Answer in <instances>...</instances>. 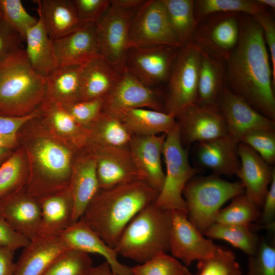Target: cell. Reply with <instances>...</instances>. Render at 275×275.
<instances>
[{
	"instance_id": "1",
	"label": "cell",
	"mask_w": 275,
	"mask_h": 275,
	"mask_svg": "<svg viewBox=\"0 0 275 275\" xmlns=\"http://www.w3.org/2000/svg\"><path fill=\"white\" fill-rule=\"evenodd\" d=\"M227 87L275 121V97L269 55L262 29L252 15L239 17L238 42L225 61Z\"/></svg>"
},
{
	"instance_id": "2",
	"label": "cell",
	"mask_w": 275,
	"mask_h": 275,
	"mask_svg": "<svg viewBox=\"0 0 275 275\" xmlns=\"http://www.w3.org/2000/svg\"><path fill=\"white\" fill-rule=\"evenodd\" d=\"M158 195L145 180L100 189L80 218L114 249L128 223Z\"/></svg>"
},
{
	"instance_id": "3",
	"label": "cell",
	"mask_w": 275,
	"mask_h": 275,
	"mask_svg": "<svg viewBox=\"0 0 275 275\" xmlns=\"http://www.w3.org/2000/svg\"><path fill=\"white\" fill-rule=\"evenodd\" d=\"M46 79L32 68L24 49L0 62V115L20 117L36 111L46 95Z\"/></svg>"
},
{
	"instance_id": "4",
	"label": "cell",
	"mask_w": 275,
	"mask_h": 275,
	"mask_svg": "<svg viewBox=\"0 0 275 275\" xmlns=\"http://www.w3.org/2000/svg\"><path fill=\"white\" fill-rule=\"evenodd\" d=\"M170 211L152 204L139 212L122 232L114 248L118 255L139 263L170 250Z\"/></svg>"
},
{
	"instance_id": "5",
	"label": "cell",
	"mask_w": 275,
	"mask_h": 275,
	"mask_svg": "<svg viewBox=\"0 0 275 275\" xmlns=\"http://www.w3.org/2000/svg\"><path fill=\"white\" fill-rule=\"evenodd\" d=\"M244 192V188L240 181L230 182L216 175L193 178L183 191L187 216L204 234L215 223L222 205Z\"/></svg>"
},
{
	"instance_id": "6",
	"label": "cell",
	"mask_w": 275,
	"mask_h": 275,
	"mask_svg": "<svg viewBox=\"0 0 275 275\" xmlns=\"http://www.w3.org/2000/svg\"><path fill=\"white\" fill-rule=\"evenodd\" d=\"M162 155L166 173L162 187L153 204L163 210H178L187 214L183 191L187 183L199 172V170L189 163L188 153L182 143L177 123L166 135Z\"/></svg>"
},
{
	"instance_id": "7",
	"label": "cell",
	"mask_w": 275,
	"mask_h": 275,
	"mask_svg": "<svg viewBox=\"0 0 275 275\" xmlns=\"http://www.w3.org/2000/svg\"><path fill=\"white\" fill-rule=\"evenodd\" d=\"M201 48L193 41L180 48L168 79L163 112L175 118L198 98Z\"/></svg>"
},
{
	"instance_id": "8",
	"label": "cell",
	"mask_w": 275,
	"mask_h": 275,
	"mask_svg": "<svg viewBox=\"0 0 275 275\" xmlns=\"http://www.w3.org/2000/svg\"><path fill=\"white\" fill-rule=\"evenodd\" d=\"M156 45L181 47L169 23L162 1H145L131 20L128 46Z\"/></svg>"
},
{
	"instance_id": "9",
	"label": "cell",
	"mask_w": 275,
	"mask_h": 275,
	"mask_svg": "<svg viewBox=\"0 0 275 275\" xmlns=\"http://www.w3.org/2000/svg\"><path fill=\"white\" fill-rule=\"evenodd\" d=\"M136 9H124L110 3L96 23L100 56L120 73L124 70L130 25Z\"/></svg>"
},
{
	"instance_id": "10",
	"label": "cell",
	"mask_w": 275,
	"mask_h": 275,
	"mask_svg": "<svg viewBox=\"0 0 275 275\" xmlns=\"http://www.w3.org/2000/svg\"><path fill=\"white\" fill-rule=\"evenodd\" d=\"M178 50L166 45L130 47L124 70L147 87L161 84L168 80Z\"/></svg>"
},
{
	"instance_id": "11",
	"label": "cell",
	"mask_w": 275,
	"mask_h": 275,
	"mask_svg": "<svg viewBox=\"0 0 275 275\" xmlns=\"http://www.w3.org/2000/svg\"><path fill=\"white\" fill-rule=\"evenodd\" d=\"M170 212L169 251L171 256L186 266L196 260L199 261L211 257L218 246L211 240L204 237L187 214L178 210Z\"/></svg>"
},
{
	"instance_id": "12",
	"label": "cell",
	"mask_w": 275,
	"mask_h": 275,
	"mask_svg": "<svg viewBox=\"0 0 275 275\" xmlns=\"http://www.w3.org/2000/svg\"><path fill=\"white\" fill-rule=\"evenodd\" d=\"M217 105L225 120L227 135L237 143L251 132L274 130V121L257 111L225 85L218 97Z\"/></svg>"
},
{
	"instance_id": "13",
	"label": "cell",
	"mask_w": 275,
	"mask_h": 275,
	"mask_svg": "<svg viewBox=\"0 0 275 275\" xmlns=\"http://www.w3.org/2000/svg\"><path fill=\"white\" fill-rule=\"evenodd\" d=\"M237 14L218 13L207 17L198 24L192 41L226 61L238 41Z\"/></svg>"
},
{
	"instance_id": "14",
	"label": "cell",
	"mask_w": 275,
	"mask_h": 275,
	"mask_svg": "<svg viewBox=\"0 0 275 275\" xmlns=\"http://www.w3.org/2000/svg\"><path fill=\"white\" fill-rule=\"evenodd\" d=\"M182 144L189 145L227 134L225 120L217 104L195 103L176 117Z\"/></svg>"
},
{
	"instance_id": "15",
	"label": "cell",
	"mask_w": 275,
	"mask_h": 275,
	"mask_svg": "<svg viewBox=\"0 0 275 275\" xmlns=\"http://www.w3.org/2000/svg\"><path fill=\"white\" fill-rule=\"evenodd\" d=\"M96 162L100 189L145 180L136 168L128 147L102 146L91 144Z\"/></svg>"
},
{
	"instance_id": "16",
	"label": "cell",
	"mask_w": 275,
	"mask_h": 275,
	"mask_svg": "<svg viewBox=\"0 0 275 275\" xmlns=\"http://www.w3.org/2000/svg\"><path fill=\"white\" fill-rule=\"evenodd\" d=\"M162 107L154 91L124 70L118 82L104 97L102 112L116 116L132 108L163 111Z\"/></svg>"
},
{
	"instance_id": "17",
	"label": "cell",
	"mask_w": 275,
	"mask_h": 275,
	"mask_svg": "<svg viewBox=\"0 0 275 275\" xmlns=\"http://www.w3.org/2000/svg\"><path fill=\"white\" fill-rule=\"evenodd\" d=\"M237 153L240 168L237 176L240 179L246 196L259 208L262 207L265 197L275 173L254 150L239 143Z\"/></svg>"
},
{
	"instance_id": "18",
	"label": "cell",
	"mask_w": 275,
	"mask_h": 275,
	"mask_svg": "<svg viewBox=\"0 0 275 275\" xmlns=\"http://www.w3.org/2000/svg\"><path fill=\"white\" fill-rule=\"evenodd\" d=\"M38 198L21 189L1 200L0 216L15 230L32 240L38 236L41 220Z\"/></svg>"
},
{
	"instance_id": "19",
	"label": "cell",
	"mask_w": 275,
	"mask_h": 275,
	"mask_svg": "<svg viewBox=\"0 0 275 275\" xmlns=\"http://www.w3.org/2000/svg\"><path fill=\"white\" fill-rule=\"evenodd\" d=\"M58 66H82L100 56L96 23L84 24L75 31L53 40Z\"/></svg>"
},
{
	"instance_id": "20",
	"label": "cell",
	"mask_w": 275,
	"mask_h": 275,
	"mask_svg": "<svg viewBox=\"0 0 275 275\" xmlns=\"http://www.w3.org/2000/svg\"><path fill=\"white\" fill-rule=\"evenodd\" d=\"M67 249L103 257L117 275H131V267L120 263L114 249L108 245L81 218L59 236Z\"/></svg>"
},
{
	"instance_id": "21",
	"label": "cell",
	"mask_w": 275,
	"mask_h": 275,
	"mask_svg": "<svg viewBox=\"0 0 275 275\" xmlns=\"http://www.w3.org/2000/svg\"><path fill=\"white\" fill-rule=\"evenodd\" d=\"M166 134L155 135H132L128 145L134 163L145 181L160 191L164 180L161 156Z\"/></svg>"
},
{
	"instance_id": "22",
	"label": "cell",
	"mask_w": 275,
	"mask_h": 275,
	"mask_svg": "<svg viewBox=\"0 0 275 275\" xmlns=\"http://www.w3.org/2000/svg\"><path fill=\"white\" fill-rule=\"evenodd\" d=\"M69 188L73 201V224L81 217L100 189L96 160L92 150L77 159L72 167Z\"/></svg>"
},
{
	"instance_id": "23",
	"label": "cell",
	"mask_w": 275,
	"mask_h": 275,
	"mask_svg": "<svg viewBox=\"0 0 275 275\" xmlns=\"http://www.w3.org/2000/svg\"><path fill=\"white\" fill-rule=\"evenodd\" d=\"M239 143L227 134L197 143L196 155L198 163L215 174L237 175L240 168L237 153Z\"/></svg>"
},
{
	"instance_id": "24",
	"label": "cell",
	"mask_w": 275,
	"mask_h": 275,
	"mask_svg": "<svg viewBox=\"0 0 275 275\" xmlns=\"http://www.w3.org/2000/svg\"><path fill=\"white\" fill-rule=\"evenodd\" d=\"M67 248L59 236H38L23 249L14 275H44L54 259Z\"/></svg>"
},
{
	"instance_id": "25",
	"label": "cell",
	"mask_w": 275,
	"mask_h": 275,
	"mask_svg": "<svg viewBox=\"0 0 275 275\" xmlns=\"http://www.w3.org/2000/svg\"><path fill=\"white\" fill-rule=\"evenodd\" d=\"M39 200L41 215L38 236H59L72 224L73 205L69 187Z\"/></svg>"
},
{
	"instance_id": "26",
	"label": "cell",
	"mask_w": 275,
	"mask_h": 275,
	"mask_svg": "<svg viewBox=\"0 0 275 275\" xmlns=\"http://www.w3.org/2000/svg\"><path fill=\"white\" fill-rule=\"evenodd\" d=\"M37 11L53 41L66 36L83 25L73 1L36 0Z\"/></svg>"
},
{
	"instance_id": "27",
	"label": "cell",
	"mask_w": 275,
	"mask_h": 275,
	"mask_svg": "<svg viewBox=\"0 0 275 275\" xmlns=\"http://www.w3.org/2000/svg\"><path fill=\"white\" fill-rule=\"evenodd\" d=\"M121 75L101 56L92 59L82 66L80 100L105 97Z\"/></svg>"
},
{
	"instance_id": "28",
	"label": "cell",
	"mask_w": 275,
	"mask_h": 275,
	"mask_svg": "<svg viewBox=\"0 0 275 275\" xmlns=\"http://www.w3.org/2000/svg\"><path fill=\"white\" fill-rule=\"evenodd\" d=\"M24 41L26 56L36 72L45 78L58 68L53 41L49 37L40 17L37 23L28 31Z\"/></svg>"
},
{
	"instance_id": "29",
	"label": "cell",
	"mask_w": 275,
	"mask_h": 275,
	"mask_svg": "<svg viewBox=\"0 0 275 275\" xmlns=\"http://www.w3.org/2000/svg\"><path fill=\"white\" fill-rule=\"evenodd\" d=\"M115 117L121 121L132 135L167 134L176 124V118L173 115L146 108L127 109Z\"/></svg>"
},
{
	"instance_id": "30",
	"label": "cell",
	"mask_w": 275,
	"mask_h": 275,
	"mask_svg": "<svg viewBox=\"0 0 275 275\" xmlns=\"http://www.w3.org/2000/svg\"><path fill=\"white\" fill-rule=\"evenodd\" d=\"M225 78V61L201 48L197 103L217 104Z\"/></svg>"
},
{
	"instance_id": "31",
	"label": "cell",
	"mask_w": 275,
	"mask_h": 275,
	"mask_svg": "<svg viewBox=\"0 0 275 275\" xmlns=\"http://www.w3.org/2000/svg\"><path fill=\"white\" fill-rule=\"evenodd\" d=\"M82 66H58L46 79L45 98L65 104L80 100Z\"/></svg>"
},
{
	"instance_id": "32",
	"label": "cell",
	"mask_w": 275,
	"mask_h": 275,
	"mask_svg": "<svg viewBox=\"0 0 275 275\" xmlns=\"http://www.w3.org/2000/svg\"><path fill=\"white\" fill-rule=\"evenodd\" d=\"M89 142L102 146L128 147L132 134L117 117L102 112L88 128Z\"/></svg>"
},
{
	"instance_id": "33",
	"label": "cell",
	"mask_w": 275,
	"mask_h": 275,
	"mask_svg": "<svg viewBox=\"0 0 275 275\" xmlns=\"http://www.w3.org/2000/svg\"><path fill=\"white\" fill-rule=\"evenodd\" d=\"M161 1L169 23L181 47L191 42L198 25L195 17V1Z\"/></svg>"
},
{
	"instance_id": "34",
	"label": "cell",
	"mask_w": 275,
	"mask_h": 275,
	"mask_svg": "<svg viewBox=\"0 0 275 275\" xmlns=\"http://www.w3.org/2000/svg\"><path fill=\"white\" fill-rule=\"evenodd\" d=\"M204 234L207 237L229 242L249 256L254 254L260 240L252 230L251 225H240L214 223Z\"/></svg>"
},
{
	"instance_id": "35",
	"label": "cell",
	"mask_w": 275,
	"mask_h": 275,
	"mask_svg": "<svg viewBox=\"0 0 275 275\" xmlns=\"http://www.w3.org/2000/svg\"><path fill=\"white\" fill-rule=\"evenodd\" d=\"M256 0L195 1L194 13L198 24L207 17L218 13H243L253 16L266 12Z\"/></svg>"
},
{
	"instance_id": "36",
	"label": "cell",
	"mask_w": 275,
	"mask_h": 275,
	"mask_svg": "<svg viewBox=\"0 0 275 275\" xmlns=\"http://www.w3.org/2000/svg\"><path fill=\"white\" fill-rule=\"evenodd\" d=\"M43 103L55 128L59 132L71 136L79 147L88 143V128L78 124L68 112L57 102L45 99Z\"/></svg>"
},
{
	"instance_id": "37",
	"label": "cell",
	"mask_w": 275,
	"mask_h": 275,
	"mask_svg": "<svg viewBox=\"0 0 275 275\" xmlns=\"http://www.w3.org/2000/svg\"><path fill=\"white\" fill-rule=\"evenodd\" d=\"M259 209L244 192L233 198L227 207L219 210L215 223L250 225L252 222L259 219L260 215Z\"/></svg>"
},
{
	"instance_id": "38",
	"label": "cell",
	"mask_w": 275,
	"mask_h": 275,
	"mask_svg": "<svg viewBox=\"0 0 275 275\" xmlns=\"http://www.w3.org/2000/svg\"><path fill=\"white\" fill-rule=\"evenodd\" d=\"M93 267L89 254L67 249L54 259L44 275H88Z\"/></svg>"
},
{
	"instance_id": "39",
	"label": "cell",
	"mask_w": 275,
	"mask_h": 275,
	"mask_svg": "<svg viewBox=\"0 0 275 275\" xmlns=\"http://www.w3.org/2000/svg\"><path fill=\"white\" fill-rule=\"evenodd\" d=\"M133 275H189L187 266L167 253H160L148 261L131 267Z\"/></svg>"
},
{
	"instance_id": "40",
	"label": "cell",
	"mask_w": 275,
	"mask_h": 275,
	"mask_svg": "<svg viewBox=\"0 0 275 275\" xmlns=\"http://www.w3.org/2000/svg\"><path fill=\"white\" fill-rule=\"evenodd\" d=\"M196 275H243L234 253L218 246L210 258L198 261Z\"/></svg>"
},
{
	"instance_id": "41",
	"label": "cell",
	"mask_w": 275,
	"mask_h": 275,
	"mask_svg": "<svg viewBox=\"0 0 275 275\" xmlns=\"http://www.w3.org/2000/svg\"><path fill=\"white\" fill-rule=\"evenodd\" d=\"M22 161L18 153L9 156L0 166V200L21 189L25 179Z\"/></svg>"
},
{
	"instance_id": "42",
	"label": "cell",
	"mask_w": 275,
	"mask_h": 275,
	"mask_svg": "<svg viewBox=\"0 0 275 275\" xmlns=\"http://www.w3.org/2000/svg\"><path fill=\"white\" fill-rule=\"evenodd\" d=\"M2 18L25 40L28 31L38 22L26 10L20 0H0Z\"/></svg>"
},
{
	"instance_id": "43",
	"label": "cell",
	"mask_w": 275,
	"mask_h": 275,
	"mask_svg": "<svg viewBox=\"0 0 275 275\" xmlns=\"http://www.w3.org/2000/svg\"><path fill=\"white\" fill-rule=\"evenodd\" d=\"M245 275H275L274 242L260 240L256 252L249 256Z\"/></svg>"
},
{
	"instance_id": "44",
	"label": "cell",
	"mask_w": 275,
	"mask_h": 275,
	"mask_svg": "<svg viewBox=\"0 0 275 275\" xmlns=\"http://www.w3.org/2000/svg\"><path fill=\"white\" fill-rule=\"evenodd\" d=\"M242 143L254 150L268 164L275 161L274 130H258L245 135Z\"/></svg>"
},
{
	"instance_id": "45",
	"label": "cell",
	"mask_w": 275,
	"mask_h": 275,
	"mask_svg": "<svg viewBox=\"0 0 275 275\" xmlns=\"http://www.w3.org/2000/svg\"><path fill=\"white\" fill-rule=\"evenodd\" d=\"M103 102L104 97H102L61 104L78 124L86 127H89L101 114Z\"/></svg>"
},
{
	"instance_id": "46",
	"label": "cell",
	"mask_w": 275,
	"mask_h": 275,
	"mask_svg": "<svg viewBox=\"0 0 275 275\" xmlns=\"http://www.w3.org/2000/svg\"><path fill=\"white\" fill-rule=\"evenodd\" d=\"M73 3L83 24L96 23L110 5L108 0H73Z\"/></svg>"
},
{
	"instance_id": "47",
	"label": "cell",
	"mask_w": 275,
	"mask_h": 275,
	"mask_svg": "<svg viewBox=\"0 0 275 275\" xmlns=\"http://www.w3.org/2000/svg\"><path fill=\"white\" fill-rule=\"evenodd\" d=\"M23 39L3 18L0 19V62L23 49Z\"/></svg>"
},
{
	"instance_id": "48",
	"label": "cell",
	"mask_w": 275,
	"mask_h": 275,
	"mask_svg": "<svg viewBox=\"0 0 275 275\" xmlns=\"http://www.w3.org/2000/svg\"><path fill=\"white\" fill-rule=\"evenodd\" d=\"M261 26L266 47L268 48L272 76L275 85V24L270 16L266 12L253 16Z\"/></svg>"
},
{
	"instance_id": "49",
	"label": "cell",
	"mask_w": 275,
	"mask_h": 275,
	"mask_svg": "<svg viewBox=\"0 0 275 275\" xmlns=\"http://www.w3.org/2000/svg\"><path fill=\"white\" fill-rule=\"evenodd\" d=\"M260 212L259 227H263L272 231L274 230L275 221V173L270 184Z\"/></svg>"
},
{
	"instance_id": "50",
	"label": "cell",
	"mask_w": 275,
	"mask_h": 275,
	"mask_svg": "<svg viewBox=\"0 0 275 275\" xmlns=\"http://www.w3.org/2000/svg\"><path fill=\"white\" fill-rule=\"evenodd\" d=\"M30 240L15 230L0 216V245L15 251L24 248Z\"/></svg>"
},
{
	"instance_id": "51",
	"label": "cell",
	"mask_w": 275,
	"mask_h": 275,
	"mask_svg": "<svg viewBox=\"0 0 275 275\" xmlns=\"http://www.w3.org/2000/svg\"><path fill=\"white\" fill-rule=\"evenodd\" d=\"M40 111L20 117H9L0 115V134H16L18 130L26 123L38 116Z\"/></svg>"
},
{
	"instance_id": "52",
	"label": "cell",
	"mask_w": 275,
	"mask_h": 275,
	"mask_svg": "<svg viewBox=\"0 0 275 275\" xmlns=\"http://www.w3.org/2000/svg\"><path fill=\"white\" fill-rule=\"evenodd\" d=\"M15 251L0 245V275H14L15 267L14 256Z\"/></svg>"
},
{
	"instance_id": "53",
	"label": "cell",
	"mask_w": 275,
	"mask_h": 275,
	"mask_svg": "<svg viewBox=\"0 0 275 275\" xmlns=\"http://www.w3.org/2000/svg\"><path fill=\"white\" fill-rule=\"evenodd\" d=\"M145 1L143 0H112L110 1V3L124 9L135 10L141 6Z\"/></svg>"
},
{
	"instance_id": "54",
	"label": "cell",
	"mask_w": 275,
	"mask_h": 275,
	"mask_svg": "<svg viewBox=\"0 0 275 275\" xmlns=\"http://www.w3.org/2000/svg\"><path fill=\"white\" fill-rule=\"evenodd\" d=\"M88 275H117L112 270L109 264L105 261L101 264L94 266Z\"/></svg>"
},
{
	"instance_id": "55",
	"label": "cell",
	"mask_w": 275,
	"mask_h": 275,
	"mask_svg": "<svg viewBox=\"0 0 275 275\" xmlns=\"http://www.w3.org/2000/svg\"><path fill=\"white\" fill-rule=\"evenodd\" d=\"M17 143L16 134L5 135L0 134V148L11 149Z\"/></svg>"
},
{
	"instance_id": "56",
	"label": "cell",
	"mask_w": 275,
	"mask_h": 275,
	"mask_svg": "<svg viewBox=\"0 0 275 275\" xmlns=\"http://www.w3.org/2000/svg\"><path fill=\"white\" fill-rule=\"evenodd\" d=\"M256 1L262 6L265 8L269 7L272 9L275 8L274 0H256Z\"/></svg>"
},
{
	"instance_id": "57",
	"label": "cell",
	"mask_w": 275,
	"mask_h": 275,
	"mask_svg": "<svg viewBox=\"0 0 275 275\" xmlns=\"http://www.w3.org/2000/svg\"><path fill=\"white\" fill-rule=\"evenodd\" d=\"M10 149L0 148V163H2L8 157Z\"/></svg>"
},
{
	"instance_id": "58",
	"label": "cell",
	"mask_w": 275,
	"mask_h": 275,
	"mask_svg": "<svg viewBox=\"0 0 275 275\" xmlns=\"http://www.w3.org/2000/svg\"><path fill=\"white\" fill-rule=\"evenodd\" d=\"M2 18V15L0 10V19Z\"/></svg>"
},
{
	"instance_id": "59",
	"label": "cell",
	"mask_w": 275,
	"mask_h": 275,
	"mask_svg": "<svg viewBox=\"0 0 275 275\" xmlns=\"http://www.w3.org/2000/svg\"><path fill=\"white\" fill-rule=\"evenodd\" d=\"M189 275H194V274H193L192 273H191V274H190Z\"/></svg>"
},
{
	"instance_id": "60",
	"label": "cell",
	"mask_w": 275,
	"mask_h": 275,
	"mask_svg": "<svg viewBox=\"0 0 275 275\" xmlns=\"http://www.w3.org/2000/svg\"><path fill=\"white\" fill-rule=\"evenodd\" d=\"M1 200H0V203H1Z\"/></svg>"
},
{
	"instance_id": "61",
	"label": "cell",
	"mask_w": 275,
	"mask_h": 275,
	"mask_svg": "<svg viewBox=\"0 0 275 275\" xmlns=\"http://www.w3.org/2000/svg\"><path fill=\"white\" fill-rule=\"evenodd\" d=\"M131 275H133V274H132Z\"/></svg>"
}]
</instances>
